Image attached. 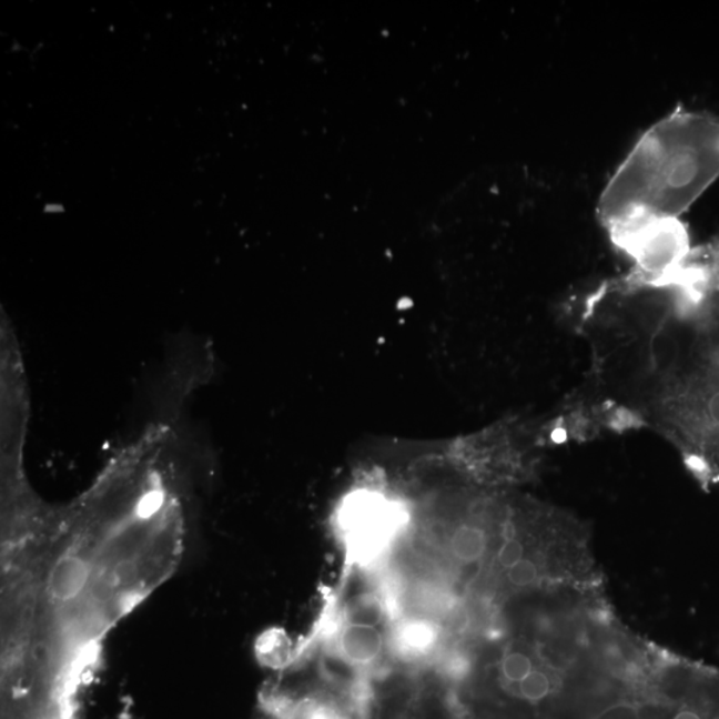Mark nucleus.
Instances as JSON below:
<instances>
[{"instance_id": "f257e3e1", "label": "nucleus", "mask_w": 719, "mask_h": 719, "mask_svg": "<svg viewBox=\"0 0 719 719\" xmlns=\"http://www.w3.org/2000/svg\"><path fill=\"white\" fill-rule=\"evenodd\" d=\"M636 392L639 422L671 439L699 477L719 482V271L652 330Z\"/></svg>"}, {"instance_id": "f03ea898", "label": "nucleus", "mask_w": 719, "mask_h": 719, "mask_svg": "<svg viewBox=\"0 0 719 719\" xmlns=\"http://www.w3.org/2000/svg\"><path fill=\"white\" fill-rule=\"evenodd\" d=\"M719 178V119L679 109L638 140L597 205L609 235L679 219Z\"/></svg>"}, {"instance_id": "7ed1b4c3", "label": "nucleus", "mask_w": 719, "mask_h": 719, "mask_svg": "<svg viewBox=\"0 0 719 719\" xmlns=\"http://www.w3.org/2000/svg\"><path fill=\"white\" fill-rule=\"evenodd\" d=\"M618 250L635 262L639 275L657 279L669 275L688 259L691 249L681 219L655 220L610 235Z\"/></svg>"}, {"instance_id": "20e7f679", "label": "nucleus", "mask_w": 719, "mask_h": 719, "mask_svg": "<svg viewBox=\"0 0 719 719\" xmlns=\"http://www.w3.org/2000/svg\"><path fill=\"white\" fill-rule=\"evenodd\" d=\"M402 506L377 492H357L345 503L342 521L350 538L364 551L377 550L402 528Z\"/></svg>"}, {"instance_id": "39448f33", "label": "nucleus", "mask_w": 719, "mask_h": 719, "mask_svg": "<svg viewBox=\"0 0 719 719\" xmlns=\"http://www.w3.org/2000/svg\"><path fill=\"white\" fill-rule=\"evenodd\" d=\"M337 646L345 662L368 666L382 655L384 638L377 626L348 622L340 632Z\"/></svg>"}, {"instance_id": "423d86ee", "label": "nucleus", "mask_w": 719, "mask_h": 719, "mask_svg": "<svg viewBox=\"0 0 719 719\" xmlns=\"http://www.w3.org/2000/svg\"><path fill=\"white\" fill-rule=\"evenodd\" d=\"M85 564L75 556L60 559L50 577L51 595L58 599H70L79 595L87 581Z\"/></svg>"}, {"instance_id": "0eeeda50", "label": "nucleus", "mask_w": 719, "mask_h": 719, "mask_svg": "<svg viewBox=\"0 0 719 719\" xmlns=\"http://www.w3.org/2000/svg\"><path fill=\"white\" fill-rule=\"evenodd\" d=\"M452 555L459 563L473 564L479 561L488 549V536L483 528L473 524H463L453 530L449 539Z\"/></svg>"}, {"instance_id": "6e6552de", "label": "nucleus", "mask_w": 719, "mask_h": 719, "mask_svg": "<svg viewBox=\"0 0 719 719\" xmlns=\"http://www.w3.org/2000/svg\"><path fill=\"white\" fill-rule=\"evenodd\" d=\"M436 642V630L426 622H408L397 631V645L405 655L419 656L429 651Z\"/></svg>"}, {"instance_id": "1a4fd4ad", "label": "nucleus", "mask_w": 719, "mask_h": 719, "mask_svg": "<svg viewBox=\"0 0 719 719\" xmlns=\"http://www.w3.org/2000/svg\"><path fill=\"white\" fill-rule=\"evenodd\" d=\"M519 697L526 702H543L550 695L551 683L548 676L541 670H531L530 675L517 683Z\"/></svg>"}, {"instance_id": "9d476101", "label": "nucleus", "mask_w": 719, "mask_h": 719, "mask_svg": "<svg viewBox=\"0 0 719 719\" xmlns=\"http://www.w3.org/2000/svg\"><path fill=\"white\" fill-rule=\"evenodd\" d=\"M533 670V664L529 656L524 652L515 651L504 658L502 664L503 676L510 683H519L528 677Z\"/></svg>"}, {"instance_id": "9b49d317", "label": "nucleus", "mask_w": 719, "mask_h": 719, "mask_svg": "<svg viewBox=\"0 0 719 719\" xmlns=\"http://www.w3.org/2000/svg\"><path fill=\"white\" fill-rule=\"evenodd\" d=\"M379 618H382V606L373 599H365V601H358L356 606H353L348 615V622L377 626Z\"/></svg>"}, {"instance_id": "f8f14e48", "label": "nucleus", "mask_w": 719, "mask_h": 719, "mask_svg": "<svg viewBox=\"0 0 719 719\" xmlns=\"http://www.w3.org/2000/svg\"><path fill=\"white\" fill-rule=\"evenodd\" d=\"M538 569L535 563L529 558H523L521 561L508 569V579L517 588H525L536 583Z\"/></svg>"}, {"instance_id": "ddd939ff", "label": "nucleus", "mask_w": 719, "mask_h": 719, "mask_svg": "<svg viewBox=\"0 0 719 719\" xmlns=\"http://www.w3.org/2000/svg\"><path fill=\"white\" fill-rule=\"evenodd\" d=\"M524 545L516 538L506 539L498 550V564L505 569H510L524 558Z\"/></svg>"}]
</instances>
